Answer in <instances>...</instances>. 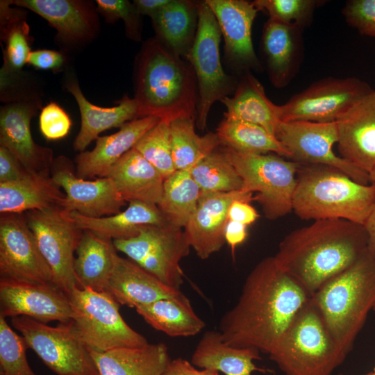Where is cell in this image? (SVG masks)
Instances as JSON below:
<instances>
[{
  "instance_id": "1",
  "label": "cell",
  "mask_w": 375,
  "mask_h": 375,
  "mask_svg": "<svg viewBox=\"0 0 375 375\" xmlns=\"http://www.w3.org/2000/svg\"><path fill=\"white\" fill-rule=\"evenodd\" d=\"M311 296L276 264L261 260L250 272L235 305L219 322L224 341L269 354Z\"/></svg>"
},
{
  "instance_id": "2",
  "label": "cell",
  "mask_w": 375,
  "mask_h": 375,
  "mask_svg": "<svg viewBox=\"0 0 375 375\" xmlns=\"http://www.w3.org/2000/svg\"><path fill=\"white\" fill-rule=\"evenodd\" d=\"M368 243L363 225L342 219H317L285 236L274 258L312 296L352 265Z\"/></svg>"
},
{
  "instance_id": "3",
  "label": "cell",
  "mask_w": 375,
  "mask_h": 375,
  "mask_svg": "<svg viewBox=\"0 0 375 375\" xmlns=\"http://www.w3.org/2000/svg\"><path fill=\"white\" fill-rule=\"evenodd\" d=\"M134 99L138 118L196 119L198 88L192 67L157 38L146 41L137 59Z\"/></svg>"
},
{
  "instance_id": "4",
  "label": "cell",
  "mask_w": 375,
  "mask_h": 375,
  "mask_svg": "<svg viewBox=\"0 0 375 375\" xmlns=\"http://www.w3.org/2000/svg\"><path fill=\"white\" fill-rule=\"evenodd\" d=\"M374 207L373 184L331 166L299 163L292 211L301 219H342L364 226Z\"/></svg>"
},
{
  "instance_id": "5",
  "label": "cell",
  "mask_w": 375,
  "mask_h": 375,
  "mask_svg": "<svg viewBox=\"0 0 375 375\" xmlns=\"http://www.w3.org/2000/svg\"><path fill=\"white\" fill-rule=\"evenodd\" d=\"M311 297L335 342L347 356L375 308V249L368 243L352 265Z\"/></svg>"
},
{
  "instance_id": "6",
  "label": "cell",
  "mask_w": 375,
  "mask_h": 375,
  "mask_svg": "<svg viewBox=\"0 0 375 375\" xmlns=\"http://www.w3.org/2000/svg\"><path fill=\"white\" fill-rule=\"evenodd\" d=\"M268 355L285 375H331L347 356L312 297Z\"/></svg>"
},
{
  "instance_id": "7",
  "label": "cell",
  "mask_w": 375,
  "mask_h": 375,
  "mask_svg": "<svg viewBox=\"0 0 375 375\" xmlns=\"http://www.w3.org/2000/svg\"><path fill=\"white\" fill-rule=\"evenodd\" d=\"M222 151L243 181L242 190L256 193L253 201L265 217L275 220L292 211L299 163L276 153L255 154L224 147Z\"/></svg>"
},
{
  "instance_id": "8",
  "label": "cell",
  "mask_w": 375,
  "mask_h": 375,
  "mask_svg": "<svg viewBox=\"0 0 375 375\" xmlns=\"http://www.w3.org/2000/svg\"><path fill=\"white\" fill-rule=\"evenodd\" d=\"M68 297L74 328L89 349L103 352L148 344L126 324L119 311V304L106 292L76 287Z\"/></svg>"
},
{
  "instance_id": "9",
  "label": "cell",
  "mask_w": 375,
  "mask_h": 375,
  "mask_svg": "<svg viewBox=\"0 0 375 375\" xmlns=\"http://www.w3.org/2000/svg\"><path fill=\"white\" fill-rule=\"evenodd\" d=\"M198 23L195 39L185 59L194 72L198 88L197 125L206 128L212 106L235 91L238 83L224 70L220 60L222 33L206 1L197 3Z\"/></svg>"
},
{
  "instance_id": "10",
  "label": "cell",
  "mask_w": 375,
  "mask_h": 375,
  "mask_svg": "<svg viewBox=\"0 0 375 375\" xmlns=\"http://www.w3.org/2000/svg\"><path fill=\"white\" fill-rule=\"evenodd\" d=\"M117 251L163 283L180 290L183 282L181 260L190 245L183 228L170 224L142 227L134 237L113 240Z\"/></svg>"
},
{
  "instance_id": "11",
  "label": "cell",
  "mask_w": 375,
  "mask_h": 375,
  "mask_svg": "<svg viewBox=\"0 0 375 375\" xmlns=\"http://www.w3.org/2000/svg\"><path fill=\"white\" fill-rule=\"evenodd\" d=\"M11 323L28 348L57 375H99L88 347L72 322L53 327L19 316L12 317Z\"/></svg>"
},
{
  "instance_id": "12",
  "label": "cell",
  "mask_w": 375,
  "mask_h": 375,
  "mask_svg": "<svg viewBox=\"0 0 375 375\" xmlns=\"http://www.w3.org/2000/svg\"><path fill=\"white\" fill-rule=\"evenodd\" d=\"M373 89L355 77H328L311 84L281 106V122H337Z\"/></svg>"
},
{
  "instance_id": "13",
  "label": "cell",
  "mask_w": 375,
  "mask_h": 375,
  "mask_svg": "<svg viewBox=\"0 0 375 375\" xmlns=\"http://www.w3.org/2000/svg\"><path fill=\"white\" fill-rule=\"evenodd\" d=\"M24 214L38 247L52 271L56 285L68 295L78 287L74 262L83 231L63 216L62 208L59 206Z\"/></svg>"
},
{
  "instance_id": "14",
  "label": "cell",
  "mask_w": 375,
  "mask_h": 375,
  "mask_svg": "<svg viewBox=\"0 0 375 375\" xmlns=\"http://www.w3.org/2000/svg\"><path fill=\"white\" fill-rule=\"evenodd\" d=\"M276 137L290 153L291 160L335 167L356 182L371 183L369 173L334 153L333 147L338 141L337 122H281Z\"/></svg>"
},
{
  "instance_id": "15",
  "label": "cell",
  "mask_w": 375,
  "mask_h": 375,
  "mask_svg": "<svg viewBox=\"0 0 375 375\" xmlns=\"http://www.w3.org/2000/svg\"><path fill=\"white\" fill-rule=\"evenodd\" d=\"M0 276L1 279L56 285L24 213L1 215Z\"/></svg>"
},
{
  "instance_id": "16",
  "label": "cell",
  "mask_w": 375,
  "mask_h": 375,
  "mask_svg": "<svg viewBox=\"0 0 375 375\" xmlns=\"http://www.w3.org/2000/svg\"><path fill=\"white\" fill-rule=\"evenodd\" d=\"M40 108L35 97L17 94L0 110V145L5 147L28 172H51L53 151L35 142L31 122Z\"/></svg>"
},
{
  "instance_id": "17",
  "label": "cell",
  "mask_w": 375,
  "mask_h": 375,
  "mask_svg": "<svg viewBox=\"0 0 375 375\" xmlns=\"http://www.w3.org/2000/svg\"><path fill=\"white\" fill-rule=\"evenodd\" d=\"M71 161L65 156L53 160L51 176L65 191L61 208L89 217H102L122 211L126 205L113 181L109 177L87 180L74 172Z\"/></svg>"
},
{
  "instance_id": "18",
  "label": "cell",
  "mask_w": 375,
  "mask_h": 375,
  "mask_svg": "<svg viewBox=\"0 0 375 375\" xmlns=\"http://www.w3.org/2000/svg\"><path fill=\"white\" fill-rule=\"evenodd\" d=\"M0 316L67 323L73 311L68 295L55 284L0 279Z\"/></svg>"
},
{
  "instance_id": "19",
  "label": "cell",
  "mask_w": 375,
  "mask_h": 375,
  "mask_svg": "<svg viewBox=\"0 0 375 375\" xmlns=\"http://www.w3.org/2000/svg\"><path fill=\"white\" fill-rule=\"evenodd\" d=\"M10 5L27 8L44 18L57 31L67 49L81 47L98 35L99 22L92 2L81 0H15Z\"/></svg>"
},
{
  "instance_id": "20",
  "label": "cell",
  "mask_w": 375,
  "mask_h": 375,
  "mask_svg": "<svg viewBox=\"0 0 375 375\" xmlns=\"http://www.w3.org/2000/svg\"><path fill=\"white\" fill-rule=\"evenodd\" d=\"M253 193L243 190L202 193L183 230L191 247L202 260L219 251L226 242L228 211L235 200L253 201Z\"/></svg>"
},
{
  "instance_id": "21",
  "label": "cell",
  "mask_w": 375,
  "mask_h": 375,
  "mask_svg": "<svg viewBox=\"0 0 375 375\" xmlns=\"http://www.w3.org/2000/svg\"><path fill=\"white\" fill-rule=\"evenodd\" d=\"M219 24L228 59L245 72L261 69L251 38L252 26L259 11L245 0H206Z\"/></svg>"
},
{
  "instance_id": "22",
  "label": "cell",
  "mask_w": 375,
  "mask_h": 375,
  "mask_svg": "<svg viewBox=\"0 0 375 375\" xmlns=\"http://www.w3.org/2000/svg\"><path fill=\"white\" fill-rule=\"evenodd\" d=\"M340 156L369 173L375 169V90L337 121Z\"/></svg>"
},
{
  "instance_id": "23",
  "label": "cell",
  "mask_w": 375,
  "mask_h": 375,
  "mask_svg": "<svg viewBox=\"0 0 375 375\" xmlns=\"http://www.w3.org/2000/svg\"><path fill=\"white\" fill-rule=\"evenodd\" d=\"M303 29L271 19L264 25L261 49L269 80L277 88L288 85L299 69L303 55Z\"/></svg>"
},
{
  "instance_id": "24",
  "label": "cell",
  "mask_w": 375,
  "mask_h": 375,
  "mask_svg": "<svg viewBox=\"0 0 375 375\" xmlns=\"http://www.w3.org/2000/svg\"><path fill=\"white\" fill-rule=\"evenodd\" d=\"M160 121L156 117L135 119L113 134L99 136L92 150L81 152L76 157V174L83 179L106 177L113 165Z\"/></svg>"
},
{
  "instance_id": "25",
  "label": "cell",
  "mask_w": 375,
  "mask_h": 375,
  "mask_svg": "<svg viewBox=\"0 0 375 375\" xmlns=\"http://www.w3.org/2000/svg\"><path fill=\"white\" fill-rule=\"evenodd\" d=\"M103 292L119 305L135 308L182 293L118 254Z\"/></svg>"
},
{
  "instance_id": "26",
  "label": "cell",
  "mask_w": 375,
  "mask_h": 375,
  "mask_svg": "<svg viewBox=\"0 0 375 375\" xmlns=\"http://www.w3.org/2000/svg\"><path fill=\"white\" fill-rule=\"evenodd\" d=\"M65 87L76 101L81 114V128L73 145L75 151H84L101 133L112 128H120L126 123L138 119L136 101L127 94L117 105L104 108L92 103L85 98L74 76L67 78Z\"/></svg>"
},
{
  "instance_id": "27",
  "label": "cell",
  "mask_w": 375,
  "mask_h": 375,
  "mask_svg": "<svg viewBox=\"0 0 375 375\" xmlns=\"http://www.w3.org/2000/svg\"><path fill=\"white\" fill-rule=\"evenodd\" d=\"M62 215L78 229L112 240L134 237L144 226L169 224L157 205L142 201L129 202L125 210L106 217H89L63 209Z\"/></svg>"
},
{
  "instance_id": "28",
  "label": "cell",
  "mask_w": 375,
  "mask_h": 375,
  "mask_svg": "<svg viewBox=\"0 0 375 375\" xmlns=\"http://www.w3.org/2000/svg\"><path fill=\"white\" fill-rule=\"evenodd\" d=\"M106 177L112 179L126 202L158 206L162 200L165 178L135 148L113 165Z\"/></svg>"
},
{
  "instance_id": "29",
  "label": "cell",
  "mask_w": 375,
  "mask_h": 375,
  "mask_svg": "<svg viewBox=\"0 0 375 375\" xmlns=\"http://www.w3.org/2000/svg\"><path fill=\"white\" fill-rule=\"evenodd\" d=\"M65 197L51 172H28L17 181L0 183V212L23 214L54 206L61 208Z\"/></svg>"
},
{
  "instance_id": "30",
  "label": "cell",
  "mask_w": 375,
  "mask_h": 375,
  "mask_svg": "<svg viewBox=\"0 0 375 375\" xmlns=\"http://www.w3.org/2000/svg\"><path fill=\"white\" fill-rule=\"evenodd\" d=\"M88 350L99 375H163L171 361L163 343L103 352Z\"/></svg>"
},
{
  "instance_id": "31",
  "label": "cell",
  "mask_w": 375,
  "mask_h": 375,
  "mask_svg": "<svg viewBox=\"0 0 375 375\" xmlns=\"http://www.w3.org/2000/svg\"><path fill=\"white\" fill-rule=\"evenodd\" d=\"M221 102L226 108L224 118L258 124L276 136L281 122V106L267 97L263 85L250 71L245 72L233 97H226Z\"/></svg>"
},
{
  "instance_id": "32",
  "label": "cell",
  "mask_w": 375,
  "mask_h": 375,
  "mask_svg": "<svg viewBox=\"0 0 375 375\" xmlns=\"http://www.w3.org/2000/svg\"><path fill=\"white\" fill-rule=\"evenodd\" d=\"M260 351L252 348H238L226 343L219 331H208L198 342L191 358L193 365L216 370L224 375H251L267 372L258 367L254 360L260 359Z\"/></svg>"
},
{
  "instance_id": "33",
  "label": "cell",
  "mask_w": 375,
  "mask_h": 375,
  "mask_svg": "<svg viewBox=\"0 0 375 375\" xmlns=\"http://www.w3.org/2000/svg\"><path fill=\"white\" fill-rule=\"evenodd\" d=\"M9 6V1H1V39L5 44L3 63L0 72L1 94L19 79L31 51L29 26L24 12Z\"/></svg>"
},
{
  "instance_id": "34",
  "label": "cell",
  "mask_w": 375,
  "mask_h": 375,
  "mask_svg": "<svg viewBox=\"0 0 375 375\" xmlns=\"http://www.w3.org/2000/svg\"><path fill=\"white\" fill-rule=\"evenodd\" d=\"M76 253L74 270L78 287L103 292L117 255L113 240L83 231Z\"/></svg>"
},
{
  "instance_id": "35",
  "label": "cell",
  "mask_w": 375,
  "mask_h": 375,
  "mask_svg": "<svg viewBox=\"0 0 375 375\" xmlns=\"http://www.w3.org/2000/svg\"><path fill=\"white\" fill-rule=\"evenodd\" d=\"M151 19L157 39L175 55L185 59L197 33V3L170 0Z\"/></svg>"
},
{
  "instance_id": "36",
  "label": "cell",
  "mask_w": 375,
  "mask_h": 375,
  "mask_svg": "<svg viewBox=\"0 0 375 375\" xmlns=\"http://www.w3.org/2000/svg\"><path fill=\"white\" fill-rule=\"evenodd\" d=\"M145 322L172 337L197 335L205 326L190 300L183 294L162 299L135 308Z\"/></svg>"
},
{
  "instance_id": "37",
  "label": "cell",
  "mask_w": 375,
  "mask_h": 375,
  "mask_svg": "<svg viewBox=\"0 0 375 375\" xmlns=\"http://www.w3.org/2000/svg\"><path fill=\"white\" fill-rule=\"evenodd\" d=\"M216 134L224 147L248 153H276L290 160V153L278 138L258 124L224 118Z\"/></svg>"
},
{
  "instance_id": "38",
  "label": "cell",
  "mask_w": 375,
  "mask_h": 375,
  "mask_svg": "<svg viewBox=\"0 0 375 375\" xmlns=\"http://www.w3.org/2000/svg\"><path fill=\"white\" fill-rule=\"evenodd\" d=\"M201 194L190 170H176L164 180L162 200L158 207L170 225L184 228Z\"/></svg>"
},
{
  "instance_id": "39",
  "label": "cell",
  "mask_w": 375,
  "mask_h": 375,
  "mask_svg": "<svg viewBox=\"0 0 375 375\" xmlns=\"http://www.w3.org/2000/svg\"><path fill=\"white\" fill-rule=\"evenodd\" d=\"M195 118L180 117L170 122L172 153L176 170H190L216 151L220 144L216 133L200 136L195 132Z\"/></svg>"
},
{
  "instance_id": "40",
  "label": "cell",
  "mask_w": 375,
  "mask_h": 375,
  "mask_svg": "<svg viewBox=\"0 0 375 375\" xmlns=\"http://www.w3.org/2000/svg\"><path fill=\"white\" fill-rule=\"evenodd\" d=\"M202 193L241 190L243 181L223 152L215 151L190 170Z\"/></svg>"
},
{
  "instance_id": "41",
  "label": "cell",
  "mask_w": 375,
  "mask_h": 375,
  "mask_svg": "<svg viewBox=\"0 0 375 375\" xmlns=\"http://www.w3.org/2000/svg\"><path fill=\"white\" fill-rule=\"evenodd\" d=\"M134 148L165 178L176 171L172 153L170 122L160 120L137 142Z\"/></svg>"
},
{
  "instance_id": "42",
  "label": "cell",
  "mask_w": 375,
  "mask_h": 375,
  "mask_svg": "<svg viewBox=\"0 0 375 375\" xmlns=\"http://www.w3.org/2000/svg\"><path fill=\"white\" fill-rule=\"evenodd\" d=\"M26 343L0 316V375H37L26 359Z\"/></svg>"
},
{
  "instance_id": "43",
  "label": "cell",
  "mask_w": 375,
  "mask_h": 375,
  "mask_svg": "<svg viewBox=\"0 0 375 375\" xmlns=\"http://www.w3.org/2000/svg\"><path fill=\"white\" fill-rule=\"evenodd\" d=\"M258 9L265 12L269 19L306 28L311 24L312 16L321 1L315 0H256Z\"/></svg>"
},
{
  "instance_id": "44",
  "label": "cell",
  "mask_w": 375,
  "mask_h": 375,
  "mask_svg": "<svg viewBox=\"0 0 375 375\" xmlns=\"http://www.w3.org/2000/svg\"><path fill=\"white\" fill-rule=\"evenodd\" d=\"M96 4L97 12L107 22L123 20L127 37L136 42L141 41V15L133 3L126 0H97Z\"/></svg>"
},
{
  "instance_id": "45",
  "label": "cell",
  "mask_w": 375,
  "mask_h": 375,
  "mask_svg": "<svg viewBox=\"0 0 375 375\" xmlns=\"http://www.w3.org/2000/svg\"><path fill=\"white\" fill-rule=\"evenodd\" d=\"M342 14L347 24L360 34L375 37V0H349Z\"/></svg>"
},
{
  "instance_id": "46",
  "label": "cell",
  "mask_w": 375,
  "mask_h": 375,
  "mask_svg": "<svg viewBox=\"0 0 375 375\" xmlns=\"http://www.w3.org/2000/svg\"><path fill=\"white\" fill-rule=\"evenodd\" d=\"M72 124L69 115L56 102L51 101L42 108L39 127L47 140H58L64 138L69 133Z\"/></svg>"
},
{
  "instance_id": "47",
  "label": "cell",
  "mask_w": 375,
  "mask_h": 375,
  "mask_svg": "<svg viewBox=\"0 0 375 375\" xmlns=\"http://www.w3.org/2000/svg\"><path fill=\"white\" fill-rule=\"evenodd\" d=\"M66 57L63 53L51 49L31 51L27 64L42 70H59L65 64Z\"/></svg>"
},
{
  "instance_id": "48",
  "label": "cell",
  "mask_w": 375,
  "mask_h": 375,
  "mask_svg": "<svg viewBox=\"0 0 375 375\" xmlns=\"http://www.w3.org/2000/svg\"><path fill=\"white\" fill-rule=\"evenodd\" d=\"M28 172L5 147L0 145V183L17 181Z\"/></svg>"
},
{
  "instance_id": "49",
  "label": "cell",
  "mask_w": 375,
  "mask_h": 375,
  "mask_svg": "<svg viewBox=\"0 0 375 375\" xmlns=\"http://www.w3.org/2000/svg\"><path fill=\"white\" fill-rule=\"evenodd\" d=\"M259 215L250 203L235 200L229 207L228 211V220L240 222L249 226L256 221Z\"/></svg>"
},
{
  "instance_id": "50",
  "label": "cell",
  "mask_w": 375,
  "mask_h": 375,
  "mask_svg": "<svg viewBox=\"0 0 375 375\" xmlns=\"http://www.w3.org/2000/svg\"><path fill=\"white\" fill-rule=\"evenodd\" d=\"M164 375H219V372L209 369L199 370L192 362L183 358H176L170 361Z\"/></svg>"
},
{
  "instance_id": "51",
  "label": "cell",
  "mask_w": 375,
  "mask_h": 375,
  "mask_svg": "<svg viewBox=\"0 0 375 375\" xmlns=\"http://www.w3.org/2000/svg\"><path fill=\"white\" fill-rule=\"evenodd\" d=\"M247 226L240 222L228 220L224 232L226 242L231 247L234 256L236 247L244 242L247 237Z\"/></svg>"
},
{
  "instance_id": "52",
  "label": "cell",
  "mask_w": 375,
  "mask_h": 375,
  "mask_svg": "<svg viewBox=\"0 0 375 375\" xmlns=\"http://www.w3.org/2000/svg\"><path fill=\"white\" fill-rule=\"evenodd\" d=\"M170 0H135L133 5L140 15L152 18L162 10Z\"/></svg>"
},
{
  "instance_id": "53",
  "label": "cell",
  "mask_w": 375,
  "mask_h": 375,
  "mask_svg": "<svg viewBox=\"0 0 375 375\" xmlns=\"http://www.w3.org/2000/svg\"><path fill=\"white\" fill-rule=\"evenodd\" d=\"M364 227L368 236L369 244L375 249V207L364 224Z\"/></svg>"
},
{
  "instance_id": "54",
  "label": "cell",
  "mask_w": 375,
  "mask_h": 375,
  "mask_svg": "<svg viewBox=\"0 0 375 375\" xmlns=\"http://www.w3.org/2000/svg\"><path fill=\"white\" fill-rule=\"evenodd\" d=\"M370 182L375 186V169L369 173Z\"/></svg>"
},
{
  "instance_id": "55",
  "label": "cell",
  "mask_w": 375,
  "mask_h": 375,
  "mask_svg": "<svg viewBox=\"0 0 375 375\" xmlns=\"http://www.w3.org/2000/svg\"><path fill=\"white\" fill-rule=\"evenodd\" d=\"M364 375H375V372L374 371L369 372Z\"/></svg>"
},
{
  "instance_id": "56",
  "label": "cell",
  "mask_w": 375,
  "mask_h": 375,
  "mask_svg": "<svg viewBox=\"0 0 375 375\" xmlns=\"http://www.w3.org/2000/svg\"><path fill=\"white\" fill-rule=\"evenodd\" d=\"M373 371H374V372H375V367H374V368Z\"/></svg>"
},
{
  "instance_id": "57",
  "label": "cell",
  "mask_w": 375,
  "mask_h": 375,
  "mask_svg": "<svg viewBox=\"0 0 375 375\" xmlns=\"http://www.w3.org/2000/svg\"><path fill=\"white\" fill-rule=\"evenodd\" d=\"M338 375H344V374H338Z\"/></svg>"
},
{
  "instance_id": "58",
  "label": "cell",
  "mask_w": 375,
  "mask_h": 375,
  "mask_svg": "<svg viewBox=\"0 0 375 375\" xmlns=\"http://www.w3.org/2000/svg\"><path fill=\"white\" fill-rule=\"evenodd\" d=\"M374 311L375 312V308H374Z\"/></svg>"
},
{
  "instance_id": "59",
  "label": "cell",
  "mask_w": 375,
  "mask_h": 375,
  "mask_svg": "<svg viewBox=\"0 0 375 375\" xmlns=\"http://www.w3.org/2000/svg\"><path fill=\"white\" fill-rule=\"evenodd\" d=\"M164 375V374H163Z\"/></svg>"
}]
</instances>
